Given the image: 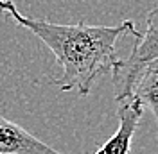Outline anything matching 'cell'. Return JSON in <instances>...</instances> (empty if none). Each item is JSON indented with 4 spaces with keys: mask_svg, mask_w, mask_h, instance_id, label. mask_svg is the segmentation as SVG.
I'll return each mask as SVG.
<instances>
[{
    "mask_svg": "<svg viewBox=\"0 0 158 154\" xmlns=\"http://www.w3.org/2000/svg\"><path fill=\"white\" fill-rule=\"evenodd\" d=\"M0 11L52 50L63 68V75L54 79L52 84L61 91H76L81 97L88 95L99 77L117 68L120 61L117 54L118 38L138 34L131 20H124L118 25H88L83 22L65 25L23 16L13 0H0Z\"/></svg>",
    "mask_w": 158,
    "mask_h": 154,
    "instance_id": "1",
    "label": "cell"
},
{
    "mask_svg": "<svg viewBox=\"0 0 158 154\" xmlns=\"http://www.w3.org/2000/svg\"><path fill=\"white\" fill-rule=\"evenodd\" d=\"M153 61H158V7L148 13L146 30L138 32L135 36L131 54L126 59H120L117 68L111 72L117 102L126 97H131L133 86L137 83L142 68Z\"/></svg>",
    "mask_w": 158,
    "mask_h": 154,
    "instance_id": "2",
    "label": "cell"
},
{
    "mask_svg": "<svg viewBox=\"0 0 158 154\" xmlns=\"http://www.w3.org/2000/svg\"><path fill=\"white\" fill-rule=\"evenodd\" d=\"M142 111L144 107L133 97H126L118 100V129L95 154H129L135 131L142 118Z\"/></svg>",
    "mask_w": 158,
    "mask_h": 154,
    "instance_id": "3",
    "label": "cell"
},
{
    "mask_svg": "<svg viewBox=\"0 0 158 154\" xmlns=\"http://www.w3.org/2000/svg\"><path fill=\"white\" fill-rule=\"evenodd\" d=\"M0 154H59L22 125L0 116Z\"/></svg>",
    "mask_w": 158,
    "mask_h": 154,
    "instance_id": "4",
    "label": "cell"
},
{
    "mask_svg": "<svg viewBox=\"0 0 158 154\" xmlns=\"http://www.w3.org/2000/svg\"><path fill=\"white\" fill-rule=\"evenodd\" d=\"M131 97L142 107H148L153 113L158 127V61L148 63L142 68L137 83L133 86Z\"/></svg>",
    "mask_w": 158,
    "mask_h": 154,
    "instance_id": "5",
    "label": "cell"
}]
</instances>
